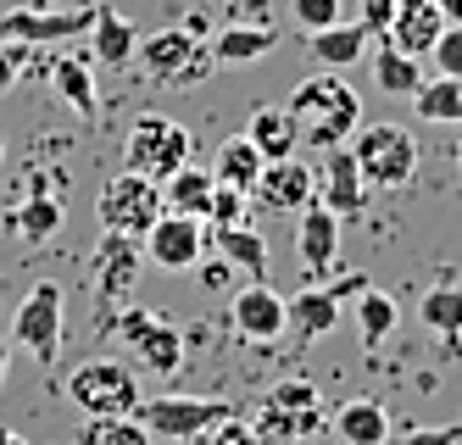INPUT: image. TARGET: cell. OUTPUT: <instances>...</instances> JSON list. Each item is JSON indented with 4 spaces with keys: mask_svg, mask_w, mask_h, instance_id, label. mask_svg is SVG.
<instances>
[{
    "mask_svg": "<svg viewBox=\"0 0 462 445\" xmlns=\"http://www.w3.org/2000/svg\"><path fill=\"white\" fill-rule=\"evenodd\" d=\"M284 112L295 117V134H301V145H312V151H335V145H346L351 134L362 128V95L340 79V73H312V79H301L290 89V100H284Z\"/></svg>",
    "mask_w": 462,
    "mask_h": 445,
    "instance_id": "cell-1",
    "label": "cell"
},
{
    "mask_svg": "<svg viewBox=\"0 0 462 445\" xmlns=\"http://www.w3.org/2000/svg\"><path fill=\"white\" fill-rule=\"evenodd\" d=\"M134 67L162 84V89H195L212 79V40H201V33H189L184 23L179 28H156V33H140L134 45Z\"/></svg>",
    "mask_w": 462,
    "mask_h": 445,
    "instance_id": "cell-2",
    "label": "cell"
},
{
    "mask_svg": "<svg viewBox=\"0 0 462 445\" xmlns=\"http://www.w3.org/2000/svg\"><path fill=\"white\" fill-rule=\"evenodd\" d=\"M351 156L368 190H407L418 179V134L407 123H368L351 134Z\"/></svg>",
    "mask_w": 462,
    "mask_h": 445,
    "instance_id": "cell-3",
    "label": "cell"
},
{
    "mask_svg": "<svg viewBox=\"0 0 462 445\" xmlns=\"http://www.w3.org/2000/svg\"><path fill=\"white\" fill-rule=\"evenodd\" d=\"M61 390H68V401L79 406L84 418H128L145 401L134 362H84V367L68 373Z\"/></svg>",
    "mask_w": 462,
    "mask_h": 445,
    "instance_id": "cell-4",
    "label": "cell"
},
{
    "mask_svg": "<svg viewBox=\"0 0 462 445\" xmlns=\"http://www.w3.org/2000/svg\"><path fill=\"white\" fill-rule=\"evenodd\" d=\"M162 212H168V195H162V184L145 179V173H134V167H123V173L106 179L101 195H95V218H101V228H112V234L145 239Z\"/></svg>",
    "mask_w": 462,
    "mask_h": 445,
    "instance_id": "cell-5",
    "label": "cell"
},
{
    "mask_svg": "<svg viewBox=\"0 0 462 445\" xmlns=\"http://www.w3.org/2000/svg\"><path fill=\"white\" fill-rule=\"evenodd\" d=\"M117 339H123L128 362L151 373V379H173L184 362V334L168 318L145 312V306H117Z\"/></svg>",
    "mask_w": 462,
    "mask_h": 445,
    "instance_id": "cell-6",
    "label": "cell"
},
{
    "mask_svg": "<svg viewBox=\"0 0 462 445\" xmlns=\"http://www.w3.org/2000/svg\"><path fill=\"white\" fill-rule=\"evenodd\" d=\"M134 418L151 429V440H201L223 418H235V406L223 395H145Z\"/></svg>",
    "mask_w": 462,
    "mask_h": 445,
    "instance_id": "cell-7",
    "label": "cell"
},
{
    "mask_svg": "<svg viewBox=\"0 0 462 445\" xmlns=\"http://www.w3.org/2000/svg\"><path fill=\"white\" fill-rule=\"evenodd\" d=\"M61 323H68V301H61V284L56 279H40L17 301L12 312V346H23L40 367H51L61 357Z\"/></svg>",
    "mask_w": 462,
    "mask_h": 445,
    "instance_id": "cell-8",
    "label": "cell"
},
{
    "mask_svg": "<svg viewBox=\"0 0 462 445\" xmlns=\"http://www.w3.org/2000/svg\"><path fill=\"white\" fill-rule=\"evenodd\" d=\"M189 151H195L189 128L173 123V117H162V112H145V117L128 123V167L145 173V179H156V184H168L189 162Z\"/></svg>",
    "mask_w": 462,
    "mask_h": 445,
    "instance_id": "cell-9",
    "label": "cell"
},
{
    "mask_svg": "<svg viewBox=\"0 0 462 445\" xmlns=\"http://www.w3.org/2000/svg\"><path fill=\"white\" fill-rule=\"evenodd\" d=\"M95 301L106 306V312H117V306H128V295H134V284H140V262H145V246L134 234H101L95 239Z\"/></svg>",
    "mask_w": 462,
    "mask_h": 445,
    "instance_id": "cell-10",
    "label": "cell"
},
{
    "mask_svg": "<svg viewBox=\"0 0 462 445\" xmlns=\"http://www.w3.org/2000/svg\"><path fill=\"white\" fill-rule=\"evenodd\" d=\"M140 246H145V262L151 267H162V273H189V267H201V256H207V218L162 212Z\"/></svg>",
    "mask_w": 462,
    "mask_h": 445,
    "instance_id": "cell-11",
    "label": "cell"
},
{
    "mask_svg": "<svg viewBox=\"0 0 462 445\" xmlns=\"http://www.w3.org/2000/svg\"><path fill=\"white\" fill-rule=\"evenodd\" d=\"M362 290H368V279H362V273H346V279H335V284H307L301 295H290V334L301 339V346L323 339L328 329L340 323V306L356 301Z\"/></svg>",
    "mask_w": 462,
    "mask_h": 445,
    "instance_id": "cell-12",
    "label": "cell"
},
{
    "mask_svg": "<svg viewBox=\"0 0 462 445\" xmlns=\"http://www.w3.org/2000/svg\"><path fill=\"white\" fill-rule=\"evenodd\" d=\"M228 323H235V334L251 339V346H273V339L290 329V301L268 279H251V284L235 290V301H228Z\"/></svg>",
    "mask_w": 462,
    "mask_h": 445,
    "instance_id": "cell-13",
    "label": "cell"
},
{
    "mask_svg": "<svg viewBox=\"0 0 462 445\" xmlns=\"http://www.w3.org/2000/svg\"><path fill=\"white\" fill-rule=\"evenodd\" d=\"M251 200L262 212H279V218H295L301 207L318 200V167H307L301 156H284V162H268L262 179L251 190Z\"/></svg>",
    "mask_w": 462,
    "mask_h": 445,
    "instance_id": "cell-14",
    "label": "cell"
},
{
    "mask_svg": "<svg viewBox=\"0 0 462 445\" xmlns=\"http://www.w3.org/2000/svg\"><path fill=\"white\" fill-rule=\"evenodd\" d=\"M95 28V6H84V12H6L0 17V45H61V40H84V33Z\"/></svg>",
    "mask_w": 462,
    "mask_h": 445,
    "instance_id": "cell-15",
    "label": "cell"
},
{
    "mask_svg": "<svg viewBox=\"0 0 462 445\" xmlns=\"http://www.w3.org/2000/svg\"><path fill=\"white\" fill-rule=\"evenodd\" d=\"M318 200H323V207L335 212L340 223L368 212V179H362V167H356L351 145L323 151V167H318Z\"/></svg>",
    "mask_w": 462,
    "mask_h": 445,
    "instance_id": "cell-16",
    "label": "cell"
},
{
    "mask_svg": "<svg viewBox=\"0 0 462 445\" xmlns=\"http://www.w3.org/2000/svg\"><path fill=\"white\" fill-rule=\"evenodd\" d=\"M295 256H301L307 279H323V273H335V256H340V218L312 200V207L295 212Z\"/></svg>",
    "mask_w": 462,
    "mask_h": 445,
    "instance_id": "cell-17",
    "label": "cell"
},
{
    "mask_svg": "<svg viewBox=\"0 0 462 445\" xmlns=\"http://www.w3.org/2000/svg\"><path fill=\"white\" fill-rule=\"evenodd\" d=\"M440 33H446V12L435 6V0H395V17H390V33H379V40H390L395 51H407V56H429L440 45Z\"/></svg>",
    "mask_w": 462,
    "mask_h": 445,
    "instance_id": "cell-18",
    "label": "cell"
},
{
    "mask_svg": "<svg viewBox=\"0 0 462 445\" xmlns=\"http://www.w3.org/2000/svg\"><path fill=\"white\" fill-rule=\"evenodd\" d=\"M134 45H140V28L128 23L117 6L95 0V28H89V56L101 67H128L134 61Z\"/></svg>",
    "mask_w": 462,
    "mask_h": 445,
    "instance_id": "cell-19",
    "label": "cell"
},
{
    "mask_svg": "<svg viewBox=\"0 0 462 445\" xmlns=\"http://www.w3.org/2000/svg\"><path fill=\"white\" fill-rule=\"evenodd\" d=\"M307 51H312V61L318 67H328V73H346V67H356L362 56H368V45H374V33L362 28V23H335V28H318V33H307Z\"/></svg>",
    "mask_w": 462,
    "mask_h": 445,
    "instance_id": "cell-20",
    "label": "cell"
},
{
    "mask_svg": "<svg viewBox=\"0 0 462 445\" xmlns=\"http://www.w3.org/2000/svg\"><path fill=\"white\" fill-rule=\"evenodd\" d=\"M251 429L262 434V445H307V440H318L328 429V413H323V406H312V413H290V406H268V401H262V413H256Z\"/></svg>",
    "mask_w": 462,
    "mask_h": 445,
    "instance_id": "cell-21",
    "label": "cell"
},
{
    "mask_svg": "<svg viewBox=\"0 0 462 445\" xmlns=\"http://www.w3.org/2000/svg\"><path fill=\"white\" fill-rule=\"evenodd\" d=\"M279 45V33L273 23H228L212 33V61L217 67H245V61H262Z\"/></svg>",
    "mask_w": 462,
    "mask_h": 445,
    "instance_id": "cell-22",
    "label": "cell"
},
{
    "mask_svg": "<svg viewBox=\"0 0 462 445\" xmlns=\"http://www.w3.org/2000/svg\"><path fill=\"white\" fill-rule=\"evenodd\" d=\"M51 84H56V95L68 100L84 123L101 117V89H95V79H89V56H84V51L56 56V61H51Z\"/></svg>",
    "mask_w": 462,
    "mask_h": 445,
    "instance_id": "cell-23",
    "label": "cell"
},
{
    "mask_svg": "<svg viewBox=\"0 0 462 445\" xmlns=\"http://www.w3.org/2000/svg\"><path fill=\"white\" fill-rule=\"evenodd\" d=\"M328 429H335L346 445H390V413H384V401H374V395L340 401V413L328 418Z\"/></svg>",
    "mask_w": 462,
    "mask_h": 445,
    "instance_id": "cell-24",
    "label": "cell"
},
{
    "mask_svg": "<svg viewBox=\"0 0 462 445\" xmlns=\"http://www.w3.org/2000/svg\"><path fill=\"white\" fill-rule=\"evenodd\" d=\"M207 239L217 246V256L235 273H245V279H268V239H262V228L235 223V228H212Z\"/></svg>",
    "mask_w": 462,
    "mask_h": 445,
    "instance_id": "cell-25",
    "label": "cell"
},
{
    "mask_svg": "<svg viewBox=\"0 0 462 445\" xmlns=\"http://www.w3.org/2000/svg\"><path fill=\"white\" fill-rule=\"evenodd\" d=\"M245 140L262 151V162H284L301 151V134H295V117L284 107H256L245 123Z\"/></svg>",
    "mask_w": 462,
    "mask_h": 445,
    "instance_id": "cell-26",
    "label": "cell"
},
{
    "mask_svg": "<svg viewBox=\"0 0 462 445\" xmlns=\"http://www.w3.org/2000/svg\"><path fill=\"white\" fill-rule=\"evenodd\" d=\"M395 323H402V306H395L390 290H362L356 295V339H362V351H379L384 339L395 334Z\"/></svg>",
    "mask_w": 462,
    "mask_h": 445,
    "instance_id": "cell-27",
    "label": "cell"
},
{
    "mask_svg": "<svg viewBox=\"0 0 462 445\" xmlns=\"http://www.w3.org/2000/svg\"><path fill=\"white\" fill-rule=\"evenodd\" d=\"M212 190H217L212 167H195V162H184L179 173L162 184V195H168V212H184V218H207V212H212Z\"/></svg>",
    "mask_w": 462,
    "mask_h": 445,
    "instance_id": "cell-28",
    "label": "cell"
},
{
    "mask_svg": "<svg viewBox=\"0 0 462 445\" xmlns=\"http://www.w3.org/2000/svg\"><path fill=\"white\" fill-rule=\"evenodd\" d=\"M418 318L429 334H440L446 339V351H457V339H462V284H435V290H423L418 301Z\"/></svg>",
    "mask_w": 462,
    "mask_h": 445,
    "instance_id": "cell-29",
    "label": "cell"
},
{
    "mask_svg": "<svg viewBox=\"0 0 462 445\" xmlns=\"http://www.w3.org/2000/svg\"><path fill=\"white\" fill-rule=\"evenodd\" d=\"M262 167H268V162H262V151L245 140V134H235V140H223L217 145V156H212V179L217 184H235V190H256V179H262Z\"/></svg>",
    "mask_w": 462,
    "mask_h": 445,
    "instance_id": "cell-30",
    "label": "cell"
},
{
    "mask_svg": "<svg viewBox=\"0 0 462 445\" xmlns=\"http://www.w3.org/2000/svg\"><path fill=\"white\" fill-rule=\"evenodd\" d=\"M374 84L384 95H418L423 89V67H418V56L395 51L390 40H374Z\"/></svg>",
    "mask_w": 462,
    "mask_h": 445,
    "instance_id": "cell-31",
    "label": "cell"
},
{
    "mask_svg": "<svg viewBox=\"0 0 462 445\" xmlns=\"http://www.w3.org/2000/svg\"><path fill=\"white\" fill-rule=\"evenodd\" d=\"M56 228H61V200H56V195H28L23 207L12 212V234L23 239V246L56 239Z\"/></svg>",
    "mask_w": 462,
    "mask_h": 445,
    "instance_id": "cell-32",
    "label": "cell"
},
{
    "mask_svg": "<svg viewBox=\"0 0 462 445\" xmlns=\"http://www.w3.org/2000/svg\"><path fill=\"white\" fill-rule=\"evenodd\" d=\"M418 123H462V84L457 79H423V89L412 95Z\"/></svg>",
    "mask_w": 462,
    "mask_h": 445,
    "instance_id": "cell-33",
    "label": "cell"
},
{
    "mask_svg": "<svg viewBox=\"0 0 462 445\" xmlns=\"http://www.w3.org/2000/svg\"><path fill=\"white\" fill-rule=\"evenodd\" d=\"M79 445H156V440L134 413H128V418H89Z\"/></svg>",
    "mask_w": 462,
    "mask_h": 445,
    "instance_id": "cell-34",
    "label": "cell"
},
{
    "mask_svg": "<svg viewBox=\"0 0 462 445\" xmlns=\"http://www.w3.org/2000/svg\"><path fill=\"white\" fill-rule=\"evenodd\" d=\"M212 228H235V223H251V195L235 190V184H217L212 190V212H207Z\"/></svg>",
    "mask_w": 462,
    "mask_h": 445,
    "instance_id": "cell-35",
    "label": "cell"
},
{
    "mask_svg": "<svg viewBox=\"0 0 462 445\" xmlns=\"http://www.w3.org/2000/svg\"><path fill=\"white\" fill-rule=\"evenodd\" d=\"M262 401H268V406H290V413H312V406H323V395H318L312 379H279Z\"/></svg>",
    "mask_w": 462,
    "mask_h": 445,
    "instance_id": "cell-36",
    "label": "cell"
},
{
    "mask_svg": "<svg viewBox=\"0 0 462 445\" xmlns=\"http://www.w3.org/2000/svg\"><path fill=\"white\" fill-rule=\"evenodd\" d=\"M429 61H435L440 79H457L462 84V23H446V33H440V45L429 51Z\"/></svg>",
    "mask_w": 462,
    "mask_h": 445,
    "instance_id": "cell-37",
    "label": "cell"
},
{
    "mask_svg": "<svg viewBox=\"0 0 462 445\" xmlns=\"http://www.w3.org/2000/svg\"><path fill=\"white\" fill-rule=\"evenodd\" d=\"M290 12H295V23H301L307 33H318V28L340 23V0H290Z\"/></svg>",
    "mask_w": 462,
    "mask_h": 445,
    "instance_id": "cell-38",
    "label": "cell"
},
{
    "mask_svg": "<svg viewBox=\"0 0 462 445\" xmlns=\"http://www.w3.org/2000/svg\"><path fill=\"white\" fill-rule=\"evenodd\" d=\"M402 445H462V423H435V429H407Z\"/></svg>",
    "mask_w": 462,
    "mask_h": 445,
    "instance_id": "cell-39",
    "label": "cell"
},
{
    "mask_svg": "<svg viewBox=\"0 0 462 445\" xmlns=\"http://www.w3.org/2000/svg\"><path fill=\"white\" fill-rule=\"evenodd\" d=\"M212 445H262V434H256L245 418H223V423L212 429Z\"/></svg>",
    "mask_w": 462,
    "mask_h": 445,
    "instance_id": "cell-40",
    "label": "cell"
},
{
    "mask_svg": "<svg viewBox=\"0 0 462 445\" xmlns=\"http://www.w3.org/2000/svg\"><path fill=\"white\" fill-rule=\"evenodd\" d=\"M390 17H395V0H362V17L356 23L379 40V33H390Z\"/></svg>",
    "mask_w": 462,
    "mask_h": 445,
    "instance_id": "cell-41",
    "label": "cell"
},
{
    "mask_svg": "<svg viewBox=\"0 0 462 445\" xmlns=\"http://www.w3.org/2000/svg\"><path fill=\"white\" fill-rule=\"evenodd\" d=\"M28 51H34V45H0V95L17 84V67H23Z\"/></svg>",
    "mask_w": 462,
    "mask_h": 445,
    "instance_id": "cell-42",
    "label": "cell"
},
{
    "mask_svg": "<svg viewBox=\"0 0 462 445\" xmlns=\"http://www.w3.org/2000/svg\"><path fill=\"white\" fill-rule=\"evenodd\" d=\"M228 279H235V267H228V262H223V256H217V262H207V267H201V284H207V290H223V284H228Z\"/></svg>",
    "mask_w": 462,
    "mask_h": 445,
    "instance_id": "cell-43",
    "label": "cell"
},
{
    "mask_svg": "<svg viewBox=\"0 0 462 445\" xmlns=\"http://www.w3.org/2000/svg\"><path fill=\"white\" fill-rule=\"evenodd\" d=\"M435 6L446 12V23H462V0H435Z\"/></svg>",
    "mask_w": 462,
    "mask_h": 445,
    "instance_id": "cell-44",
    "label": "cell"
},
{
    "mask_svg": "<svg viewBox=\"0 0 462 445\" xmlns=\"http://www.w3.org/2000/svg\"><path fill=\"white\" fill-rule=\"evenodd\" d=\"M6 362H12V339H0V385H6Z\"/></svg>",
    "mask_w": 462,
    "mask_h": 445,
    "instance_id": "cell-45",
    "label": "cell"
},
{
    "mask_svg": "<svg viewBox=\"0 0 462 445\" xmlns=\"http://www.w3.org/2000/svg\"><path fill=\"white\" fill-rule=\"evenodd\" d=\"M28 12H61V0H28Z\"/></svg>",
    "mask_w": 462,
    "mask_h": 445,
    "instance_id": "cell-46",
    "label": "cell"
},
{
    "mask_svg": "<svg viewBox=\"0 0 462 445\" xmlns=\"http://www.w3.org/2000/svg\"><path fill=\"white\" fill-rule=\"evenodd\" d=\"M0 445H28L23 434H12V429H0Z\"/></svg>",
    "mask_w": 462,
    "mask_h": 445,
    "instance_id": "cell-47",
    "label": "cell"
},
{
    "mask_svg": "<svg viewBox=\"0 0 462 445\" xmlns=\"http://www.w3.org/2000/svg\"><path fill=\"white\" fill-rule=\"evenodd\" d=\"M0 162H6V134H0Z\"/></svg>",
    "mask_w": 462,
    "mask_h": 445,
    "instance_id": "cell-48",
    "label": "cell"
},
{
    "mask_svg": "<svg viewBox=\"0 0 462 445\" xmlns=\"http://www.w3.org/2000/svg\"><path fill=\"white\" fill-rule=\"evenodd\" d=\"M457 167H462V145H457Z\"/></svg>",
    "mask_w": 462,
    "mask_h": 445,
    "instance_id": "cell-49",
    "label": "cell"
}]
</instances>
